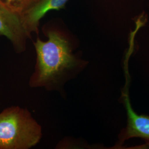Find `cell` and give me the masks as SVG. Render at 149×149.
Listing matches in <instances>:
<instances>
[{
  "label": "cell",
  "instance_id": "1",
  "mask_svg": "<svg viewBox=\"0 0 149 149\" xmlns=\"http://www.w3.org/2000/svg\"><path fill=\"white\" fill-rule=\"evenodd\" d=\"M48 40L38 38L34 43L37 53L35 72L30 85L55 88L69 80L82 64L73 53L68 39L56 31L48 33Z\"/></svg>",
  "mask_w": 149,
  "mask_h": 149
},
{
  "label": "cell",
  "instance_id": "2",
  "mask_svg": "<svg viewBox=\"0 0 149 149\" xmlns=\"http://www.w3.org/2000/svg\"><path fill=\"white\" fill-rule=\"evenodd\" d=\"M42 136V127L27 109L10 107L0 113V149H30Z\"/></svg>",
  "mask_w": 149,
  "mask_h": 149
},
{
  "label": "cell",
  "instance_id": "3",
  "mask_svg": "<svg viewBox=\"0 0 149 149\" xmlns=\"http://www.w3.org/2000/svg\"><path fill=\"white\" fill-rule=\"evenodd\" d=\"M23 15L12 10L0 1V36L8 38L16 51L25 49L27 39L31 37Z\"/></svg>",
  "mask_w": 149,
  "mask_h": 149
},
{
  "label": "cell",
  "instance_id": "4",
  "mask_svg": "<svg viewBox=\"0 0 149 149\" xmlns=\"http://www.w3.org/2000/svg\"><path fill=\"white\" fill-rule=\"evenodd\" d=\"M128 85V84H127ZM123 93V100L127 110L128 123L119 136V145L126 140L133 138L143 139L149 143V117L138 115L134 111L128 95V86Z\"/></svg>",
  "mask_w": 149,
  "mask_h": 149
},
{
  "label": "cell",
  "instance_id": "5",
  "mask_svg": "<svg viewBox=\"0 0 149 149\" xmlns=\"http://www.w3.org/2000/svg\"><path fill=\"white\" fill-rule=\"evenodd\" d=\"M69 0H38L37 2L22 14L23 20L29 31L37 32L40 20L51 10L63 8Z\"/></svg>",
  "mask_w": 149,
  "mask_h": 149
},
{
  "label": "cell",
  "instance_id": "6",
  "mask_svg": "<svg viewBox=\"0 0 149 149\" xmlns=\"http://www.w3.org/2000/svg\"><path fill=\"white\" fill-rule=\"evenodd\" d=\"M12 10L22 15L31 8L38 0H0Z\"/></svg>",
  "mask_w": 149,
  "mask_h": 149
}]
</instances>
